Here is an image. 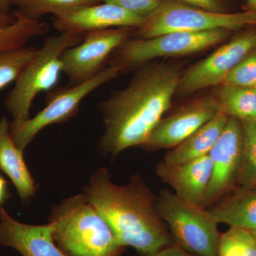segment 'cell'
<instances>
[{
    "mask_svg": "<svg viewBox=\"0 0 256 256\" xmlns=\"http://www.w3.org/2000/svg\"><path fill=\"white\" fill-rule=\"evenodd\" d=\"M180 68L170 64H144L129 84L98 104L104 132L98 143L101 156L114 160L128 148L143 146L172 104Z\"/></svg>",
    "mask_w": 256,
    "mask_h": 256,
    "instance_id": "cell-1",
    "label": "cell"
},
{
    "mask_svg": "<svg viewBox=\"0 0 256 256\" xmlns=\"http://www.w3.org/2000/svg\"><path fill=\"white\" fill-rule=\"evenodd\" d=\"M82 191L124 246L142 256L174 244L156 210V195L140 175L122 186L112 182L108 170L99 168Z\"/></svg>",
    "mask_w": 256,
    "mask_h": 256,
    "instance_id": "cell-2",
    "label": "cell"
},
{
    "mask_svg": "<svg viewBox=\"0 0 256 256\" xmlns=\"http://www.w3.org/2000/svg\"><path fill=\"white\" fill-rule=\"evenodd\" d=\"M48 223L56 245L68 256H122L126 247L84 193L52 207Z\"/></svg>",
    "mask_w": 256,
    "mask_h": 256,
    "instance_id": "cell-3",
    "label": "cell"
},
{
    "mask_svg": "<svg viewBox=\"0 0 256 256\" xmlns=\"http://www.w3.org/2000/svg\"><path fill=\"white\" fill-rule=\"evenodd\" d=\"M85 35L60 32L45 40L36 56L26 66L4 101L13 120L30 118V109L36 96L54 88L62 73L60 56L64 50L78 44Z\"/></svg>",
    "mask_w": 256,
    "mask_h": 256,
    "instance_id": "cell-4",
    "label": "cell"
},
{
    "mask_svg": "<svg viewBox=\"0 0 256 256\" xmlns=\"http://www.w3.org/2000/svg\"><path fill=\"white\" fill-rule=\"evenodd\" d=\"M156 206L175 244L196 256H218V222L206 208L168 190L156 195Z\"/></svg>",
    "mask_w": 256,
    "mask_h": 256,
    "instance_id": "cell-5",
    "label": "cell"
},
{
    "mask_svg": "<svg viewBox=\"0 0 256 256\" xmlns=\"http://www.w3.org/2000/svg\"><path fill=\"white\" fill-rule=\"evenodd\" d=\"M256 25V11L222 13L174 1L161 2L137 28L138 38H148L171 32H202L237 30Z\"/></svg>",
    "mask_w": 256,
    "mask_h": 256,
    "instance_id": "cell-6",
    "label": "cell"
},
{
    "mask_svg": "<svg viewBox=\"0 0 256 256\" xmlns=\"http://www.w3.org/2000/svg\"><path fill=\"white\" fill-rule=\"evenodd\" d=\"M120 74L118 68L108 66L88 82L76 86L58 87L47 94L46 106L32 118L14 120L10 122V136L18 149L24 151L44 128L67 122L78 114L82 100Z\"/></svg>",
    "mask_w": 256,
    "mask_h": 256,
    "instance_id": "cell-7",
    "label": "cell"
},
{
    "mask_svg": "<svg viewBox=\"0 0 256 256\" xmlns=\"http://www.w3.org/2000/svg\"><path fill=\"white\" fill-rule=\"evenodd\" d=\"M228 30L202 32H171L148 38L128 40L109 58L110 66L120 72L139 68L159 57L178 56L196 53L220 43Z\"/></svg>",
    "mask_w": 256,
    "mask_h": 256,
    "instance_id": "cell-8",
    "label": "cell"
},
{
    "mask_svg": "<svg viewBox=\"0 0 256 256\" xmlns=\"http://www.w3.org/2000/svg\"><path fill=\"white\" fill-rule=\"evenodd\" d=\"M132 28L90 32L78 44L64 50L60 56L62 73L67 76L70 86L88 82L104 70L112 54L129 38Z\"/></svg>",
    "mask_w": 256,
    "mask_h": 256,
    "instance_id": "cell-9",
    "label": "cell"
},
{
    "mask_svg": "<svg viewBox=\"0 0 256 256\" xmlns=\"http://www.w3.org/2000/svg\"><path fill=\"white\" fill-rule=\"evenodd\" d=\"M244 149V128L240 120L228 118L208 156L212 172L202 202L203 208L212 206L227 196L236 184Z\"/></svg>",
    "mask_w": 256,
    "mask_h": 256,
    "instance_id": "cell-10",
    "label": "cell"
},
{
    "mask_svg": "<svg viewBox=\"0 0 256 256\" xmlns=\"http://www.w3.org/2000/svg\"><path fill=\"white\" fill-rule=\"evenodd\" d=\"M256 48V32L234 38L182 74L176 90L191 94L222 84L226 76Z\"/></svg>",
    "mask_w": 256,
    "mask_h": 256,
    "instance_id": "cell-11",
    "label": "cell"
},
{
    "mask_svg": "<svg viewBox=\"0 0 256 256\" xmlns=\"http://www.w3.org/2000/svg\"><path fill=\"white\" fill-rule=\"evenodd\" d=\"M214 98L204 97L163 117L140 148L146 152L172 149L218 114Z\"/></svg>",
    "mask_w": 256,
    "mask_h": 256,
    "instance_id": "cell-12",
    "label": "cell"
},
{
    "mask_svg": "<svg viewBox=\"0 0 256 256\" xmlns=\"http://www.w3.org/2000/svg\"><path fill=\"white\" fill-rule=\"evenodd\" d=\"M144 18L116 5L101 2L54 15L52 20L54 26L60 32L86 35L112 28H138Z\"/></svg>",
    "mask_w": 256,
    "mask_h": 256,
    "instance_id": "cell-13",
    "label": "cell"
},
{
    "mask_svg": "<svg viewBox=\"0 0 256 256\" xmlns=\"http://www.w3.org/2000/svg\"><path fill=\"white\" fill-rule=\"evenodd\" d=\"M52 224L32 225L14 220L0 207V246L14 249L22 256H68L56 245Z\"/></svg>",
    "mask_w": 256,
    "mask_h": 256,
    "instance_id": "cell-14",
    "label": "cell"
},
{
    "mask_svg": "<svg viewBox=\"0 0 256 256\" xmlns=\"http://www.w3.org/2000/svg\"><path fill=\"white\" fill-rule=\"evenodd\" d=\"M212 172L208 154L180 164H169L160 161L156 174L162 182L172 188L176 196L201 206Z\"/></svg>",
    "mask_w": 256,
    "mask_h": 256,
    "instance_id": "cell-15",
    "label": "cell"
},
{
    "mask_svg": "<svg viewBox=\"0 0 256 256\" xmlns=\"http://www.w3.org/2000/svg\"><path fill=\"white\" fill-rule=\"evenodd\" d=\"M10 122L6 116L0 118V171L6 174L18 191L24 204L36 195L37 185L24 158L10 136Z\"/></svg>",
    "mask_w": 256,
    "mask_h": 256,
    "instance_id": "cell-16",
    "label": "cell"
},
{
    "mask_svg": "<svg viewBox=\"0 0 256 256\" xmlns=\"http://www.w3.org/2000/svg\"><path fill=\"white\" fill-rule=\"evenodd\" d=\"M228 120V116L218 111L182 142L170 150L162 161L169 164H180L208 154Z\"/></svg>",
    "mask_w": 256,
    "mask_h": 256,
    "instance_id": "cell-17",
    "label": "cell"
},
{
    "mask_svg": "<svg viewBox=\"0 0 256 256\" xmlns=\"http://www.w3.org/2000/svg\"><path fill=\"white\" fill-rule=\"evenodd\" d=\"M208 210L218 224L256 232V188L236 190Z\"/></svg>",
    "mask_w": 256,
    "mask_h": 256,
    "instance_id": "cell-18",
    "label": "cell"
},
{
    "mask_svg": "<svg viewBox=\"0 0 256 256\" xmlns=\"http://www.w3.org/2000/svg\"><path fill=\"white\" fill-rule=\"evenodd\" d=\"M214 98L218 111L228 118L256 120V88L222 85Z\"/></svg>",
    "mask_w": 256,
    "mask_h": 256,
    "instance_id": "cell-19",
    "label": "cell"
},
{
    "mask_svg": "<svg viewBox=\"0 0 256 256\" xmlns=\"http://www.w3.org/2000/svg\"><path fill=\"white\" fill-rule=\"evenodd\" d=\"M14 23L0 30V52L25 46L28 40L46 34L50 30L48 24L40 20H30L14 12Z\"/></svg>",
    "mask_w": 256,
    "mask_h": 256,
    "instance_id": "cell-20",
    "label": "cell"
},
{
    "mask_svg": "<svg viewBox=\"0 0 256 256\" xmlns=\"http://www.w3.org/2000/svg\"><path fill=\"white\" fill-rule=\"evenodd\" d=\"M101 2V0H13L18 12L34 20H40L45 14H60L80 6Z\"/></svg>",
    "mask_w": 256,
    "mask_h": 256,
    "instance_id": "cell-21",
    "label": "cell"
},
{
    "mask_svg": "<svg viewBox=\"0 0 256 256\" xmlns=\"http://www.w3.org/2000/svg\"><path fill=\"white\" fill-rule=\"evenodd\" d=\"M244 149L236 178L238 190L256 188V120L242 121Z\"/></svg>",
    "mask_w": 256,
    "mask_h": 256,
    "instance_id": "cell-22",
    "label": "cell"
},
{
    "mask_svg": "<svg viewBox=\"0 0 256 256\" xmlns=\"http://www.w3.org/2000/svg\"><path fill=\"white\" fill-rule=\"evenodd\" d=\"M38 48L24 46L0 52V90L16 82Z\"/></svg>",
    "mask_w": 256,
    "mask_h": 256,
    "instance_id": "cell-23",
    "label": "cell"
},
{
    "mask_svg": "<svg viewBox=\"0 0 256 256\" xmlns=\"http://www.w3.org/2000/svg\"><path fill=\"white\" fill-rule=\"evenodd\" d=\"M218 256H256V242L252 232L230 227L220 234Z\"/></svg>",
    "mask_w": 256,
    "mask_h": 256,
    "instance_id": "cell-24",
    "label": "cell"
},
{
    "mask_svg": "<svg viewBox=\"0 0 256 256\" xmlns=\"http://www.w3.org/2000/svg\"><path fill=\"white\" fill-rule=\"evenodd\" d=\"M222 85L256 88V52L244 57L226 76Z\"/></svg>",
    "mask_w": 256,
    "mask_h": 256,
    "instance_id": "cell-25",
    "label": "cell"
},
{
    "mask_svg": "<svg viewBox=\"0 0 256 256\" xmlns=\"http://www.w3.org/2000/svg\"><path fill=\"white\" fill-rule=\"evenodd\" d=\"M101 2L116 5L144 18L154 12L161 2L160 0H101Z\"/></svg>",
    "mask_w": 256,
    "mask_h": 256,
    "instance_id": "cell-26",
    "label": "cell"
},
{
    "mask_svg": "<svg viewBox=\"0 0 256 256\" xmlns=\"http://www.w3.org/2000/svg\"><path fill=\"white\" fill-rule=\"evenodd\" d=\"M142 256H196L184 250L176 244H172L169 246L164 248L150 255Z\"/></svg>",
    "mask_w": 256,
    "mask_h": 256,
    "instance_id": "cell-27",
    "label": "cell"
},
{
    "mask_svg": "<svg viewBox=\"0 0 256 256\" xmlns=\"http://www.w3.org/2000/svg\"><path fill=\"white\" fill-rule=\"evenodd\" d=\"M180 1L190 6L208 10V11L218 12V8H220L217 0H180Z\"/></svg>",
    "mask_w": 256,
    "mask_h": 256,
    "instance_id": "cell-28",
    "label": "cell"
},
{
    "mask_svg": "<svg viewBox=\"0 0 256 256\" xmlns=\"http://www.w3.org/2000/svg\"><path fill=\"white\" fill-rule=\"evenodd\" d=\"M8 197V182L0 174V206H2Z\"/></svg>",
    "mask_w": 256,
    "mask_h": 256,
    "instance_id": "cell-29",
    "label": "cell"
},
{
    "mask_svg": "<svg viewBox=\"0 0 256 256\" xmlns=\"http://www.w3.org/2000/svg\"><path fill=\"white\" fill-rule=\"evenodd\" d=\"M15 20H16V15L14 12L12 14H4L0 13V30L10 26V24L14 22Z\"/></svg>",
    "mask_w": 256,
    "mask_h": 256,
    "instance_id": "cell-30",
    "label": "cell"
},
{
    "mask_svg": "<svg viewBox=\"0 0 256 256\" xmlns=\"http://www.w3.org/2000/svg\"><path fill=\"white\" fill-rule=\"evenodd\" d=\"M13 5V0H0V13L10 14V9Z\"/></svg>",
    "mask_w": 256,
    "mask_h": 256,
    "instance_id": "cell-31",
    "label": "cell"
},
{
    "mask_svg": "<svg viewBox=\"0 0 256 256\" xmlns=\"http://www.w3.org/2000/svg\"><path fill=\"white\" fill-rule=\"evenodd\" d=\"M248 2L252 10L256 11V0H248Z\"/></svg>",
    "mask_w": 256,
    "mask_h": 256,
    "instance_id": "cell-32",
    "label": "cell"
},
{
    "mask_svg": "<svg viewBox=\"0 0 256 256\" xmlns=\"http://www.w3.org/2000/svg\"><path fill=\"white\" fill-rule=\"evenodd\" d=\"M252 234H254V238H255L256 242V232H252Z\"/></svg>",
    "mask_w": 256,
    "mask_h": 256,
    "instance_id": "cell-33",
    "label": "cell"
}]
</instances>
